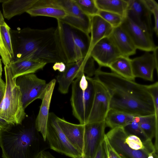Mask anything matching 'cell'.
<instances>
[{
	"mask_svg": "<svg viewBox=\"0 0 158 158\" xmlns=\"http://www.w3.org/2000/svg\"><path fill=\"white\" fill-rule=\"evenodd\" d=\"M6 89L0 103V117L10 124H21L26 114L22 101L21 93L13 78L9 65L5 66Z\"/></svg>",
	"mask_w": 158,
	"mask_h": 158,
	"instance_id": "8992f818",
	"label": "cell"
},
{
	"mask_svg": "<svg viewBox=\"0 0 158 158\" xmlns=\"http://www.w3.org/2000/svg\"><path fill=\"white\" fill-rule=\"evenodd\" d=\"M135 117L121 111L110 109L106 117L105 122L106 127L111 129L123 127Z\"/></svg>",
	"mask_w": 158,
	"mask_h": 158,
	"instance_id": "4316f807",
	"label": "cell"
},
{
	"mask_svg": "<svg viewBox=\"0 0 158 158\" xmlns=\"http://www.w3.org/2000/svg\"><path fill=\"white\" fill-rule=\"evenodd\" d=\"M78 158H86L85 156H81L80 157Z\"/></svg>",
	"mask_w": 158,
	"mask_h": 158,
	"instance_id": "ee69618b",
	"label": "cell"
},
{
	"mask_svg": "<svg viewBox=\"0 0 158 158\" xmlns=\"http://www.w3.org/2000/svg\"><path fill=\"white\" fill-rule=\"evenodd\" d=\"M108 37L122 55L129 57L136 53V48L127 34L120 26L113 28Z\"/></svg>",
	"mask_w": 158,
	"mask_h": 158,
	"instance_id": "44dd1931",
	"label": "cell"
},
{
	"mask_svg": "<svg viewBox=\"0 0 158 158\" xmlns=\"http://www.w3.org/2000/svg\"><path fill=\"white\" fill-rule=\"evenodd\" d=\"M10 27L5 22L0 26V33L3 43L11 61L13 58L14 54L10 32Z\"/></svg>",
	"mask_w": 158,
	"mask_h": 158,
	"instance_id": "f546056e",
	"label": "cell"
},
{
	"mask_svg": "<svg viewBox=\"0 0 158 158\" xmlns=\"http://www.w3.org/2000/svg\"><path fill=\"white\" fill-rule=\"evenodd\" d=\"M56 82V80L54 79L47 84L39 113L35 123L36 129L41 134L45 141H46V134L49 108Z\"/></svg>",
	"mask_w": 158,
	"mask_h": 158,
	"instance_id": "ac0fdd59",
	"label": "cell"
},
{
	"mask_svg": "<svg viewBox=\"0 0 158 158\" xmlns=\"http://www.w3.org/2000/svg\"><path fill=\"white\" fill-rule=\"evenodd\" d=\"M120 54L109 37L98 42L91 48L90 56L98 64L99 67H108Z\"/></svg>",
	"mask_w": 158,
	"mask_h": 158,
	"instance_id": "2e32d148",
	"label": "cell"
},
{
	"mask_svg": "<svg viewBox=\"0 0 158 158\" xmlns=\"http://www.w3.org/2000/svg\"><path fill=\"white\" fill-rule=\"evenodd\" d=\"M94 158H107L104 147L103 140L101 143Z\"/></svg>",
	"mask_w": 158,
	"mask_h": 158,
	"instance_id": "d590c367",
	"label": "cell"
},
{
	"mask_svg": "<svg viewBox=\"0 0 158 158\" xmlns=\"http://www.w3.org/2000/svg\"><path fill=\"white\" fill-rule=\"evenodd\" d=\"M35 125H10L0 130L2 158H37L48 147Z\"/></svg>",
	"mask_w": 158,
	"mask_h": 158,
	"instance_id": "3957f363",
	"label": "cell"
},
{
	"mask_svg": "<svg viewBox=\"0 0 158 158\" xmlns=\"http://www.w3.org/2000/svg\"><path fill=\"white\" fill-rule=\"evenodd\" d=\"M126 16L144 30L152 35V14L144 0H127Z\"/></svg>",
	"mask_w": 158,
	"mask_h": 158,
	"instance_id": "9a60e30c",
	"label": "cell"
},
{
	"mask_svg": "<svg viewBox=\"0 0 158 158\" xmlns=\"http://www.w3.org/2000/svg\"><path fill=\"white\" fill-rule=\"evenodd\" d=\"M37 158H42V155H41V152L40 154L39 155L38 157H37Z\"/></svg>",
	"mask_w": 158,
	"mask_h": 158,
	"instance_id": "b9f144b4",
	"label": "cell"
},
{
	"mask_svg": "<svg viewBox=\"0 0 158 158\" xmlns=\"http://www.w3.org/2000/svg\"><path fill=\"white\" fill-rule=\"evenodd\" d=\"M66 68V64L62 62H56L52 66V68L54 71L58 70L60 73L64 72Z\"/></svg>",
	"mask_w": 158,
	"mask_h": 158,
	"instance_id": "8d00e7d4",
	"label": "cell"
},
{
	"mask_svg": "<svg viewBox=\"0 0 158 158\" xmlns=\"http://www.w3.org/2000/svg\"><path fill=\"white\" fill-rule=\"evenodd\" d=\"M113 28L98 15L91 17L90 50L98 42L104 38L108 37Z\"/></svg>",
	"mask_w": 158,
	"mask_h": 158,
	"instance_id": "7402d4cb",
	"label": "cell"
},
{
	"mask_svg": "<svg viewBox=\"0 0 158 158\" xmlns=\"http://www.w3.org/2000/svg\"><path fill=\"white\" fill-rule=\"evenodd\" d=\"M75 1L85 14L90 16L98 15L99 10L95 0H74Z\"/></svg>",
	"mask_w": 158,
	"mask_h": 158,
	"instance_id": "4dcf8cb0",
	"label": "cell"
},
{
	"mask_svg": "<svg viewBox=\"0 0 158 158\" xmlns=\"http://www.w3.org/2000/svg\"><path fill=\"white\" fill-rule=\"evenodd\" d=\"M127 34L136 49L145 52H152L157 46L152 35L144 30L127 16L124 18L120 25Z\"/></svg>",
	"mask_w": 158,
	"mask_h": 158,
	"instance_id": "5bb4252c",
	"label": "cell"
},
{
	"mask_svg": "<svg viewBox=\"0 0 158 158\" xmlns=\"http://www.w3.org/2000/svg\"><path fill=\"white\" fill-rule=\"evenodd\" d=\"M38 0H6L2 3L3 15L9 20L14 16L27 12Z\"/></svg>",
	"mask_w": 158,
	"mask_h": 158,
	"instance_id": "cb8c5ba5",
	"label": "cell"
},
{
	"mask_svg": "<svg viewBox=\"0 0 158 158\" xmlns=\"http://www.w3.org/2000/svg\"><path fill=\"white\" fill-rule=\"evenodd\" d=\"M42 158H55L49 152L43 151L41 152Z\"/></svg>",
	"mask_w": 158,
	"mask_h": 158,
	"instance_id": "ab89813d",
	"label": "cell"
},
{
	"mask_svg": "<svg viewBox=\"0 0 158 158\" xmlns=\"http://www.w3.org/2000/svg\"><path fill=\"white\" fill-rule=\"evenodd\" d=\"M57 117L53 112L48 115L46 141L49 147L61 154L72 158H78L82 154L69 141L57 121Z\"/></svg>",
	"mask_w": 158,
	"mask_h": 158,
	"instance_id": "ba28073f",
	"label": "cell"
},
{
	"mask_svg": "<svg viewBox=\"0 0 158 158\" xmlns=\"http://www.w3.org/2000/svg\"><path fill=\"white\" fill-rule=\"evenodd\" d=\"M16 83L19 88L25 109L36 99H42L47 84L45 80L38 78L34 73L18 77Z\"/></svg>",
	"mask_w": 158,
	"mask_h": 158,
	"instance_id": "30bf717a",
	"label": "cell"
},
{
	"mask_svg": "<svg viewBox=\"0 0 158 158\" xmlns=\"http://www.w3.org/2000/svg\"><path fill=\"white\" fill-rule=\"evenodd\" d=\"M99 10L114 13L124 18L128 6L127 0H95Z\"/></svg>",
	"mask_w": 158,
	"mask_h": 158,
	"instance_id": "83f0119b",
	"label": "cell"
},
{
	"mask_svg": "<svg viewBox=\"0 0 158 158\" xmlns=\"http://www.w3.org/2000/svg\"><path fill=\"white\" fill-rule=\"evenodd\" d=\"M66 65L64 71L59 74L56 80L59 84L58 90L63 94L68 92L70 85L75 79L83 74L91 77L94 75L96 70L94 60L90 56Z\"/></svg>",
	"mask_w": 158,
	"mask_h": 158,
	"instance_id": "9c48e42d",
	"label": "cell"
},
{
	"mask_svg": "<svg viewBox=\"0 0 158 158\" xmlns=\"http://www.w3.org/2000/svg\"><path fill=\"white\" fill-rule=\"evenodd\" d=\"M57 121L69 141L82 155L85 124L73 123L58 117Z\"/></svg>",
	"mask_w": 158,
	"mask_h": 158,
	"instance_id": "d6986e66",
	"label": "cell"
},
{
	"mask_svg": "<svg viewBox=\"0 0 158 158\" xmlns=\"http://www.w3.org/2000/svg\"><path fill=\"white\" fill-rule=\"evenodd\" d=\"M112 73L127 80L135 81L131 59L129 57L121 55L109 66Z\"/></svg>",
	"mask_w": 158,
	"mask_h": 158,
	"instance_id": "d4e9b609",
	"label": "cell"
},
{
	"mask_svg": "<svg viewBox=\"0 0 158 158\" xmlns=\"http://www.w3.org/2000/svg\"><path fill=\"white\" fill-rule=\"evenodd\" d=\"M105 135L111 147L122 158H148L150 153H158L152 140L143 141L127 134L123 127L111 129Z\"/></svg>",
	"mask_w": 158,
	"mask_h": 158,
	"instance_id": "5b68a950",
	"label": "cell"
},
{
	"mask_svg": "<svg viewBox=\"0 0 158 158\" xmlns=\"http://www.w3.org/2000/svg\"><path fill=\"white\" fill-rule=\"evenodd\" d=\"M13 62L32 59L47 64L63 62L58 47L56 28L29 27L10 31Z\"/></svg>",
	"mask_w": 158,
	"mask_h": 158,
	"instance_id": "7a4b0ae2",
	"label": "cell"
},
{
	"mask_svg": "<svg viewBox=\"0 0 158 158\" xmlns=\"http://www.w3.org/2000/svg\"><path fill=\"white\" fill-rule=\"evenodd\" d=\"M2 59L0 58V77H2V64L1 62Z\"/></svg>",
	"mask_w": 158,
	"mask_h": 158,
	"instance_id": "60d3db41",
	"label": "cell"
},
{
	"mask_svg": "<svg viewBox=\"0 0 158 158\" xmlns=\"http://www.w3.org/2000/svg\"><path fill=\"white\" fill-rule=\"evenodd\" d=\"M101 69L99 67L96 69L94 78L108 90L110 97V109L135 117L155 114L153 102L146 85Z\"/></svg>",
	"mask_w": 158,
	"mask_h": 158,
	"instance_id": "6da1fadb",
	"label": "cell"
},
{
	"mask_svg": "<svg viewBox=\"0 0 158 158\" xmlns=\"http://www.w3.org/2000/svg\"><path fill=\"white\" fill-rule=\"evenodd\" d=\"M148 7L153 14L154 19L153 31L157 36L158 35V4L154 0H144Z\"/></svg>",
	"mask_w": 158,
	"mask_h": 158,
	"instance_id": "d6a6232c",
	"label": "cell"
},
{
	"mask_svg": "<svg viewBox=\"0 0 158 158\" xmlns=\"http://www.w3.org/2000/svg\"><path fill=\"white\" fill-rule=\"evenodd\" d=\"M133 75L135 78L139 77L148 81H153L154 70L158 72V67L156 64L152 53L145 52L142 56L131 59Z\"/></svg>",
	"mask_w": 158,
	"mask_h": 158,
	"instance_id": "e0dca14e",
	"label": "cell"
},
{
	"mask_svg": "<svg viewBox=\"0 0 158 158\" xmlns=\"http://www.w3.org/2000/svg\"><path fill=\"white\" fill-rule=\"evenodd\" d=\"M11 124L0 117V130L6 129Z\"/></svg>",
	"mask_w": 158,
	"mask_h": 158,
	"instance_id": "f35d334b",
	"label": "cell"
},
{
	"mask_svg": "<svg viewBox=\"0 0 158 158\" xmlns=\"http://www.w3.org/2000/svg\"><path fill=\"white\" fill-rule=\"evenodd\" d=\"M103 143L107 158H122L111 147L105 134L103 140Z\"/></svg>",
	"mask_w": 158,
	"mask_h": 158,
	"instance_id": "e575fe53",
	"label": "cell"
},
{
	"mask_svg": "<svg viewBox=\"0 0 158 158\" xmlns=\"http://www.w3.org/2000/svg\"><path fill=\"white\" fill-rule=\"evenodd\" d=\"M57 23V40L63 62L67 64L90 56L89 34L61 20Z\"/></svg>",
	"mask_w": 158,
	"mask_h": 158,
	"instance_id": "277c9868",
	"label": "cell"
},
{
	"mask_svg": "<svg viewBox=\"0 0 158 158\" xmlns=\"http://www.w3.org/2000/svg\"><path fill=\"white\" fill-rule=\"evenodd\" d=\"M3 15L0 10V26L5 22ZM0 55L2 60L5 66L9 65L11 62L10 56L3 43L0 30Z\"/></svg>",
	"mask_w": 158,
	"mask_h": 158,
	"instance_id": "836d02e7",
	"label": "cell"
},
{
	"mask_svg": "<svg viewBox=\"0 0 158 158\" xmlns=\"http://www.w3.org/2000/svg\"><path fill=\"white\" fill-rule=\"evenodd\" d=\"M47 64L44 62L32 59H24L11 62L10 67L13 77L17 78L25 75L34 73L42 69Z\"/></svg>",
	"mask_w": 158,
	"mask_h": 158,
	"instance_id": "603a6c76",
	"label": "cell"
},
{
	"mask_svg": "<svg viewBox=\"0 0 158 158\" xmlns=\"http://www.w3.org/2000/svg\"><path fill=\"white\" fill-rule=\"evenodd\" d=\"M106 127L105 121L85 124L82 156L94 158L101 143L103 140Z\"/></svg>",
	"mask_w": 158,
	"mask_h": 158,
	"instance_id": "4fadbf2b",
	"label": "cell"
},
{
	"mask_svg": "<svg viewBox=\"0 0 158 158\" xmlns=\"http://www.w3.org/2000/svg\"><path fill=\"white\" fill-rule=\"evenodd\" d=\"M6 89V83L0 77V103L2 102Z\"/></svg>",
	"mask_w": 158,
	"mask_h": 158,
	"instance_id": "74e56055",
	"label": "cell"
},
{
	"mask_svg": "<svg viewBox=\"0 0 158 158\" xmlns=\"http://www.w3.org/2000/svg\"><path fill=\"white\" fill-rule=\"evenodd\" d=\"M70 102L72 113L80 124L87 123L93 102L94 88L93 78L83 74L72 83Z\"/></svg>",
	"mask_w": 158,
	"mask_h": 158,
	"instance_id": "52a82bcc",
	"label": "cell"
},
{
	"mask_svg": "<svg viewBox=\"0 0 158 158\" xmlns=\"http://www.w3.org/2000/svg\"><path fill=\"white\" fill-rule=\"evenodd\" d=\"M6 0H0V3H3Z\"/></svg>",
	"mask_w": 158,
	"mask_h": 158,
	"instance_id": "7bdbcfd3",
	"label": "cell"
},
{
	"mask_svg": "<svg viewBox=\"0 0 158 158\" xmlns=\"http://www.w3.org/2000/svg\"><path fill=\"white\" fill-rule=\"evenodd\" d=\"M110 24L114 28L120 26L123 17L117 14L99 10L98 15Z\"/></svg>",
	"mask_w": 158,
	"mask_h": 158,
	"instance_id": "1f68e13d",
	"label": "cell"
},
{
	"mask_svg": "<svg viewBox=\"0 0 158 158\" xmlns=\"http://www.w3.org/2000/svg\"><path fill=\"white\" fill-rule=\"evenodd\" d=\"M26 12L32 16H48L57 20H61L67 15L66 12L55 0H38Z\"/></svg>",
	"mask_w": 158,
	"mask_h": 158,
	"instance_id": "ffe728a7",
	"label": "cell"
},
{
	"mask_svg": "<svg viewBox=\"0 0 158 158\" xmlns=\"http://www.w3.org/2000/svg\"><path fill=\"white\" fill-rule=\"evenodd\" d=\"M123 128L127 134L135 135L143 141L149 139L141 129L139 123L138 117H135L132 121Z\"/></svg>",
	"mask_w": 158,
	"mask_h": 158,
	"instance_id": "f1b7e54d",
	"label": "cell"
},
{
	"mask_svg": "<svg viewBox=\"0 0 158 158\" xmlns=\"http://www.w3.org/2000/svg\"><path fill=\"white\" fill-rule=\"evenodd\" d=\"M55 1L67 13V15L60 20L89 34L90 32L91 17L85 14L74 0Z\"/></svg>",
	"mask_w": 158,
	"mask_h": 158,
	"instance_id": "7c38bea8",
	"label": "cell"
},
{
	"mask_svg": "<svg viewBox=\"0 0 158 158\" xmlns=\"http://www.w3.org/2000/svg\"><path fill=\"white\" fill-rule=\"evenodd\" d=\"M139 125L148 138L151 140L155 138L154 144L158 152V120L155 114L138 117Z\"/></svg>",
	"mask_w": 158,
	"mask_h": 158,
	"instance_id": "484cf974",
	"label": "cell"
},
{
	"mask_svg": "<svg viewBox=\"0 0 158 158\" xmlns=\"http://www.w3.org/2000/svg\"><path fill=\"white\" fill-rule=\"evenodd\" d=\"M93 78L94 96L86 123L105 121L110 109V97L108 90L100 81Z\"/></svg>",
	"mask_w": 158,
	"mask_h": 158,
	"instance_id": "8fae6325",
	"label": "cell"
}]
</instances>
